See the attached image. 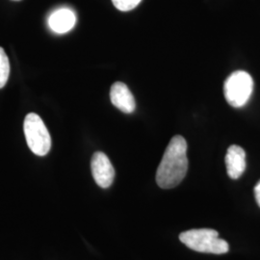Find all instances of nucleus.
Returning a JSON list of instances; mask_svg holds the SVG:
<instances>
[{
	"mask_svg": "<svg viewBox=\"0 0 260 260\" xmlns=\"http://www.w3.org/2000/svg\"><path fill=\"white\" fill-rule=\"evenodd\" d=\"M188 171L187 142L177 135L170 141L158 166L156 182L162 189L177 187L185 177Z\"/></svg>",
	"mask_w": 260,
	"mask_h": 260,
	"instance_id": "1",
	"label": "nucleus"
},
{
	"mask_svg": "<svg viewBox=\"0 0 260 260\" xmlns=\"http://www.w3.org/2000/svg\"><path fill=\"white\" fill-rule=\"evenodd\" d=\"M179 240L199 252L223 254L230 250L229 243L219 238V233L211 229L187 231L179 234Z\"/></svg>",
	"mask_w": 260,
	"mask_h": 260,
	"instance_id": "2",
	"label": "nucleus"
},
{
	"mask_svg": "<svg viewBox=\"0 0 260 260\" xmlns=\"http://www.w3.org/2000/svg\"><path fill=\"white\" fill-rule=\"evenodd\" d=\"M23 130L28 148L38 156H45L51 149V137L41 117L30 113L25 117Z\"/></svg>",
	"mask_w": 260,
	"mask_h": 260,
	"instance_id": "3",
	"label": "nucleus"
},
{
	"mask_svg": "<svg viewBox=\"0 0 260 260\" xmlns=\"http://www.w3.org/2000/svg\"><path fill=\"white\" fill-rule=\"evenodd\" d=\"M253 90L251 75L244 71H237L230 75L223 85L226 102L235 108L244 106L249 102Z\"/></svg>",
	"mask_w": 260,
	"mask_h": 260,
	"instance_id": "4",
	"label": "nucleus"
},
{
	"mask_svg": "<svg viewBox=\"0 0 260 260\" xmlns=\"http://www.w3.org/2000/svg\"><path fill=\"white\" fill-rule=\"evenodd\" d=\"M91 169L93 179L98 185L103 189L109 188L112 185L115 178V169L105 153L102 151L93 153Z\"/></svg>",
	"mask_w": 260,
	"mask_h": 260,
	"instance_id": "5",
	"label": "nucleus"
},
{
	"mask_svg": "<svg viewBox=\"0 0 260 260\" xmlns=\"http://www.w3.org/2000/svg\"><path fill=\"white\" fill-rule=\"evenodd\" d=\"M110 100L113 105L123 113L130 114L135 110L136 103L128 87L122 82L113 84L110 90Z\"/></svg>",
	"mask_w": 260,
	"mask_h": 260,
	"instance_id": "6",
	"label": "nucleus"
},
{
	"mask_svg": "<svg viewBox=\"0 0 260 260\" xmlns=\"http://www.w3.org/2000/svg\"><path fill=\"white\" fill-rule=\"evenodd\" d=\"M225 165L229 177L238 179L246 170V152L241 147L231 146L225 155Z\"/></svg>",
	"mask_w": 260,
	"mask_h": 260,
	"instance_id": "7",
	"label": "nucleus"
},
{
	"mask_svg": "<svg viewBox=\"0 0 260 260\" xmlns=\"http://www.w3.org/2000/svg\"><path fill=\"white\" fill-rule=\"evenodd\" d=\"M76 16L69 8L56 10L48 19L49 27L57 34H65L75 27Z\"/></svg>",
	"mask_w": 260,
	"mask_h": 260,
	"instance_id": "8",
	"label": "nucleus"
},
{
	"mask_svg": "<svg viewBox=\"0 0 260 260\" xmlns=\"http://www.w3.org/2000/svg\"><path fill=\"white\" fill-rule=\"evenodd\" d=\"M10 63L4 49L0 47V89H2L9 79Z\"/></svg>",
	"mask_w": 260,
	"mask_h": 260,
	"instance_id": "9",
	"label": "nucleus"
},
{
	"mask_svg": "<svg viewBox=\"0 0 260 260\" xmlns=\"http://www.w3.org/2000/svg\"><path fill=\"white\" fill-rule=\"evenodd\" d=\"M142 0H112L114 6L120 11L127 12L136 8Z\"/></svg>",
	"mask_w": 260,
	"mask_h": 260,
	"instance_id": "10",
	"label": "nucleus"
},
{
	"mask_svg": "<svg viewBox=\"0 0 260 260\" xmlns=\"http://www.w3.org/2000/svg\"><path fill=\"white\" fill-rule=\"evenodd\" d=\"M254 197H255L257 205H259L260 207V180L258 181V183L254 187Z\"/></svg>",
	"mask_w": 260,
	"mask_h": 260,
	"instance_id": "11",
	"label": "nucleus"
},
{
	"mask_svg": "<svg viewBox=\"0 0 260 260\" xmlns=\"http://www.w3.org/2000/svg\"><path fill=\"white\" fill-rule=\"evenodd\" d=\"M14 1H19V0H14Z\"/></svg>",
	"mask_w": 260,
	"mask_h": 260,
	"instance_id": "12",
	"label": "nucleus"
}]
</instances>
